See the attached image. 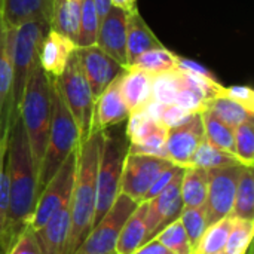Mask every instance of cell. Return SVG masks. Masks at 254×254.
Instances as JSON below:
<instances>
[{
    "label": "cell",
    "mask_w": 254,
    "mask_h": 254,
    "mask_svg": "<svg viewBox=\"0 0 254 254\" xmlns=\"http://www.w3.org/2000/svg\"><path fill=\"white\" fill-rule=\"evenodd\" d=\"M6 173L9 182V208L4 238L12 243L27 226L39 196L37 170L19 116L9 124L6 131Z\"/></svg>",
    "instance_id": "cell-1"
},
{
    "label": "cell",
    "mask_w": 254,
    "mask_h": 254,
    "mask_svg": "<svg viewBox=\"0 0 254 254\" xmlns=\"http://www.w3.org/2000/svg\"><path fill=\"white\" fill-rule=\"evenodd\" d=\"M103 140L104 131H92L77 146L76 177L68 204L70 228L64 254L74 253L92 229Z\"/></svg>",
    "instance_id": "cell-2"
},
{
    "label": "cell",
    "mask_w": 254,
    "mask_h": 254,
    "mask_svg": "<svg viewBox=\"0 0 254 254\" xmlns=\"http://www.w3.org/2000/svg\"><path fill=\"white\" fill-rule=\"evenodd\" d=\"M19 118L39 174L51 124V77L43 71L39 63L27 80L19 103Z\"/></svg>",
    "instance_id": "cell-3"
},
{
    "label": "cell",
    "mask_w": 254,
    "mask_h": 254,
    "mask_svg": "<svg viewBox=\"0 0 254 254\" xmlns=\"http://www.w3.org/2000/svg\"><path fill=\"white\" fill-rule=\"evenodd\" d=\"M79 143V128L68 112L54 79L51 77V124L43 159L37 174L39 193L54 177L67 156L77 149Z\"/></svg>",
    "instance_id": "cell-4"
},
{
    "label": "cell",
    "mask_w": 254,
    "mask_h": 254,
    "mask_svg": "<svg viewBox=\"0 0 254 254\" xmlns=\"http://www.w3.org/2000/svg\"><path fill=\"white\" fill-rule=\"evenodd\" d=\"M128 146L129 140L127 137L125 127L122 128V124L104 131L103 150L97 174V196L92 228L103 219L119 196L122 168L128 155Z\"/></svg>",
    "instance_id": "cell-5"
},
{
    "label": "cell",
    "mask_w": 254,
    "mask_h": 254,
    "mask_svg": "<svg viewBox=\"0 0 254 254\" xmlns=\"http://www.w3.org/2000/svg\"><path fill=\"white\" fill-rule=\"evenodd\" d=\"M51 30L49 22L30 21L15 28L12 46V88L7 106V127L19 116V103L27 80L39 63L40 45Z\"/></svg>",
    "instance_id": "cell-6"
},
{
    "label": "cell",
    "mask_w": 254,
    "mask_h": 254,
    "mask_svg": "<svg viewBox=\"0 0 254 254\" xmlns=\"http://www.w3.org/2000/svg\"><path fill=\"white\" fill-rule=\"evenodd\" d=\"M52 79L79 128L80 140L86 138L91 134L95 98L91 92L76 52L70 57L61 76Z\"/></svg>",
    "instance_id": "cell-7"
},
{
    "label": "cell",
    "mask_w": 254,
    "mask_h": 254,
    "mask_svg": "<svg viewBox=\"0 0 254 254\" xmlns=\"http://www.w3.org/2000/svg\"><path fill=\"white\" fill-rule=\"evenodd\" d=\"M76 165H77V149L71 152L54 177L46 183V186L40 190L34 210L30 216L28 226L33 231L42 228L54 214L70 204V196L76 177Z\"/></svg>",
    "instance_id": "cell-8"
},
{
    "label": "cell",
    "mask_w": 254,
    "mask_h": 254,
    "mask_svg": "<svg viewBox=\"0 0 254 254\" xmlns=\"http://www.w3.org/2000/svg\"><path fill=\"white\" fill-rule=\"evenodd\" d=\"M138 207L135 201L124 193H119L113 205L103 216V219L91 229L83 243L73 254H113L116 253V243L119 234L131 216Z\"/></svg>",
    "instance_id": "cell-9"
},
{
    "label": "cell",
    "mask_w": 254,
    "mask_h": 254,
    "mask_svg": "<svg viewBox=\"0 0 254 254\" xmlns=\"http://www.w3.org/2000/svg\"><path fill=\"white\" fill-rule=\"evenodd\" d=\"M174 165L159 156L128 153L122 168L119 193L127 195L137 204L144 202V196L162 171Z\"/></svg>",
    "instance_id": "cell-10"
},
{
    "label": "cell",
    "mask_w": 254,
    "mask_h": 254,
    "mask_svg": "<svg viewBox=\"0 0 254 254\" xmlns=\"http://www.w3.org/2000/svg\"><path fill=\"white\" fill-rule=\"evenodd\" d=\"M244 165L232 164L208 170V193L205 201L207 225L231 216L238 180Z\"/></svg>",
    "instance_id": "cell-11"
},
{
    "label": "cell",
    "mask_w": 254,
    "mask_h": 254,
    "mask_svg": "<svg viewBox=\"0 0 254 254\" xmlns=\"http://www.w3.org/2000/svg\"><path fill=\"white\" fill-rule=\"evenodd\" d=\"M125 131L129 140L128 153L150 155L167 159L165 140L168 128L162 122L153 119L144 109H137L129 113Z\"/></svg>",
    "instance_id": "cell-12"
},
{
    "label": "cell",
    "mask_w": 254,
    "mask_h": 254,
    "mask_svg": "<svg viewBox=\"0 0 254 254\" xmlns=\"http://www.w3.org/2000/svg\"><path fill=\"white\" fill-rule=\"evenodd\" d=\"M204 138L201 113H192L183 124L168 128L165 140L167 159L182 168L190 167L192 158Z\"/></svg>",
    "instance_id": "cell-13"
},
{
    "label": "cell",
    "mask_w": 254,
    "mask_h": 254,
    "mask_svg": "<svg viewBox=\"0 0 254 254\" xmlns=\"http://www.w3.org/2000/svg\"><path fill=\"white\" fill-rule=\"evenodd\" d=\"M185 168H182L171 183L153 199L147 202L146 211V229H147V241H150L155 235H158L165 226L180 217L183 210V201L180 193V185Z\"/></svg>",
    "instance_id": "cell-14"
},
{
    "label": "cell",
    "mask_w": 254,
    "mask_h": 254,
    "mask_svg": "<svg viewBox=\"0 0 254 254\" xmlns=\"http://www.w3.org/2000/svg\"><path fill=\"white\" fill-rule=\"evenodd\" d=\"M74 52L80 61L83 74L95 100L125 70L124 65L115 61L97 45L88 48H76Z\"/></svg>",
    "instance_id": "cell-15"
},
{
    "label": "cell",
    "mask_w": 254,
    "mask_h": 254,
    "mask_svg": "<svg viewBox=\"0 0 254 254\" xmlns=\"http://www.w3.org/2000/svg\"><path fill=\"white\" fill-rule=\"evenodd\" d=\"M127 19L128 12L113 6L100 21L97 34V46L124 67H127Z\"/></svg>",
    "instance_id": "cell-16"
},
{
    "label": "cell",
    "mask_w": 254,
    "mask_h": 254,
    "mask_svg": "<svg viewBox=\"0 0 254 254\" xmlns=\"http://www.w3.org/2000/svg\"><path fill=\"white\" fill-rule=\"evenodd\" d=\"M121 74L95 100L91 132L92 131H106L115 125L127 122V119L129 116V110L122 98L121 88H119Z\"/></svg>",
    "instance_id": "cell-17"
},
{
    "label": "cell",
    "mask_w": 254,
    "mask_h": 254,
    "mask_svg": "<svg viewBox=\"0 0 254 254\" xmlns=\"http://www.w3.org/2000/svg\"><path fill=\"white\" fill-rule=\"evenodd\" d=\"M15 28L3 18L0 3V137L7 131V106L12 88V46Z\"/></svg>",
    "instance_id": "cell-18"
},
{
    "label": "cell",
    "mask_w": 254,
    "mask_h": 254,
    "mask_svg": "<svg viewBox=\"0 0 254 254\" xmlns=\"http://www.w3.org/2000/svg\"><path fill=\"white\" fill-rule=\"evenodd\" d=\"M76 48L77 46L71 39L49 30L40 45L39 64L49 77H58L64 71Z\"/></svg>",
    "instance_id": "cell-19"
},
{
    "label": "cell",
    "mask_w": 254,
    "mask_h": 254,
    "mask_svg": "<svg viewBox=\"0 0 254 254\" xmlns=\"http://www.w3.org/2000/svg\"><path fill=\"white\" fill-rule=\"evenodd\" d=\"M158 48H164V45L146 24L138 9L129 10L127 19V67L132 65L141 54Z\"/></svg>",
    "instance_id": "cell-20"
},
{
    "label": "cell",
    "mask_w": 254,
    "mask_h": 254,
    "mask_svg": "<svg viewBox=\"0 0 254 254\" xmlns=\"http://www.w3.org/2000/svg\"><path fill=\"white\" fill-rule=\"evenodd\" d=\"M54 0H1L6 24L16 28L30 21H51Z\"/></svg>",
    "instance_id": "cell-21"
},
{
    "label": "cell",
    "mask_w": 254,
    "mask_h": 254,
    "mask_svg": "<svg viewBox=\"0 0 254 254\" xmlns=\"http://www.w3.org/2000/svg\"><path fill=\"white\" fill-rule=\"evenodd\" d=\"M70 228L68 205L54 214L42 228L34 231L42 254H64Z\"/></svg>",
    "instance_id": "cell-22"
},
{
    "label": "cell",
    "mask_w": 254,
    "mask_h": 254,
    "mask_svg": "<svg viewBox=\"0 0 254 254\" xmlns=\"http://www.w3.org/2000/svg\"><path fill=\"white\" fill-rule=\"evenodd\" d=\"M152 79L153 76L132 67L122 71L119 88L129 113L144 107L152 100Z\"/></svg>",
    "instance_id": "cell-23"
},
{
    "label": "cell",
    "mask_w": 254,
    "mask_h": 254,
    "mask_svg": "<svg viewBox=\"0 0 254 254\" xmlns=\"http://www.w3.org/2000/svg\"><path fill=\"white\" fill-rule=\"evenodd\" d=\"M146 211L147 202L144 201L138 204V207L127 219L116 243V254H132L147 243Z\"/></svg>",
    "instance_id": "cell-24"
},
{
    "label": "cell",
    "mask_w": 254,
    "mask_h": 254,
    "mask_svg": "<svg viewBox=\"0 0 254 254\" xmlns=\"http://www.w3.org/2000/svg\"><path fill=\"white\" fill-rule=\"evenodd\" d=\"M180 193L183 207H202L208 193V170L188 167L183 171Z\"/></svg>",
    "instance_id": "cell-25"
},
{
    "label": "cell",
    "mask_w": 254,
    "mask_h": 254,
    "mask_svg": "<svg viewBox=\"0 0 254 254\" xmlns=\"http://www.w3.org/2000/svg\"><path fill=\"white\" fill-rule=\"evenodd\" d=\"M80 4L70 0H54L51 13V30L71 39L76 43L79 28Z\"/></svg>",
    "instance_id": "cell-26"
},
{
    "label": "cell",
    "mask_w": 254,
    "mask_h": 254,
    "mask_svg": "<svg viewBox=\"0 0 254 254\" xmlns=\"http://www.w3.org/2000/svg\"><path fill=\"white\" fill-rule=\"evenodd\" d=\"M205 140L214 147L235 156V128L226 125L208 109L201 112Z\"/></svg>",
    "instance_id": "cell-27"
},
{
    "label": "cell",
    "mask_w": 254,
    "mask_h": 254,
    "mask_svg": "<svg viewBox=\"0 0 254 254\" xmlns=\"http://www.w3.org/2000/svg\"><path fill=\"white\" fill-rule=\"evenodd\" d=\"M231 216L235 219L254 220V174L253 167H244L238 180L237 193Z\"/></svg>",
    "instance_id": "cell-28"
},
{
    "label": "cell",
    "mask_w": 254,
    "mask_h": 254,
    "mask_svg": "<svg viewBox=\"0 0 254 254\" xmlns=\"http://www.w3.org/2000/svg\"><path fill=\"white\" fill-rule=\"evenodd\" d=\"M177 57L179 55H176L174 52H171L170 49L164 46V48L152 49V51L141 54L129 67L146 71L150 76H156V74L177 68Z\"/></svg>",
    "instance_id": "cell-29"
},
{
    "label": "cell",
    "mask_w": 254,
    "mask_h": 254,
    "mask_svg": "<svg viewBox=\"0 0 254 254\" xmlns=\"http://www.w3.org/2000/svg\"><path fill=\"white\" fill-rule=\"evenodd\" d=\"M183 76L182 71L174 68L161 74L153 76L152 79V100L159 104H174L180 88H182Z\"/></svg>",
    "instance_id": "cell-30"
},
{
    "label": "cell",
    "mask_w": 254,
    "mask_h": 254,
    "mask_svg": "<svg viewBox=\"0 0 254 254\" xmlns=\"http://www.w3.org/2000/svg\"><path fill=\"white\" fill-rule=\"evenodd\" d=\"M205 109H208L220 121H223L226 125H229L232 128H237L240 124L246 122L250 118H254V113L244 109L241 104H238L226 97H222V95H217L213 100H210Z\"/></svg>",
    "instance_id": "cell-31"
},
{
    "label": "cell",
    "mask_w": 254,
    "mask_h": 254,
    "mask_svg": "<svg viewBox=\"0 0 254 254\" xmlns=\"http://www.w3.org/2000/svg\"><path fill=\"white\" fill-rule=\"evenodd\" d=\"M232 222H234V217L228 216V217L210 225L205 229V232L198 244V249L195 252H199L202 254H216L223 252L228 237H229V232H231V228H232Z\"/></svg>",
    "instance_id": "cell-32"
},
{
    "label": "cell",
    "mask_w": 254,
    "mask_h": 254,
    "mask_svg": "<svg viewBox=\"0 0 254 254\" xmlns=\"http://www.w3.org/2000/svg\"><path fill=\"white\" fill-rule=\"evenodd\" d=\"M100 28V18L95 12L92 0H83L80 3L79 28L76 36L77 48H88L97 45V34Z\"/></svg>",
    "instance_id": "cell-33"
},
{
    "label": "cell",
    "mask_w": 254,
    "mask_h": 254,
    "mask_svg": "<svg viewBox=\"0 0 254 254\" xmlns=\"http://www.w3.org/2000/svg\"><path fill=\"white\" fill-rule=\"evenodd\" d=\"M232 164H240L238 159L234 155L226 153V152L214 147L211 143H208L204 138V141L199 144V147L196 149V152H195V155L192 158V165L190 167H198V168H204V170H213V168L232 165Z\"/></svg>",
    "instance_id": "cell-34"
},
{
    "label": "cell",
    "mask_w": 254,
    "mask_h": 254,
    "mask_svg": "<svg viewBox=\"0 0 254 254\" xmlns=\"http://www.w3.org/2000/svg\"><path fill=\"white\" fill-rule=\"evenodd\" d=\"M254 237V220L235 219L225 246V254H247Z\"/></svg>",
    "instance_id": "cell-35"
},
{
    "label": "cell",
    "mask_w": 254,
    "mask_h": 254,
    "mask_svg": "<svg viewBox=\"0 0 254 254\" xmlns=\"http://www.w3.org/2000/svg\"><path fill=\"white\" fill-rule=\"evenodd\" d=\"M152 240L159 241L164 247H167L173 254H192L193 249L189 243L188 234L180 222V219L171 222L168 226H165L158 235H155Z\"/></svg>",
    "instance_id": "cell-36"
},
{
    "label": "cell",
    "mask_w": 254,
    "mask_h": 254,
    "mask_svg": "<svg viewBox=\"0 0 254 254\" xmlns=\"http://www.w3.org/2000/svg\"><path fill=\"white\" fill-rule=\"evenodd\" d=\"M180 222L188 234L189 243L193 249V252L198 249V244L208 228L207 225V214H205V205L202 207H183L180 213Z\"/></svg>",
    "instance_id": "cell-37"
},
{
    "label": "cell",
    "mask_w": 254,
    "mask_h": 254,
    "mask_svg": "<svg viewBox=\"0 0 254 254\" xmlns=\"http://www.w3.org/2000/svg\"><path fill=\"white\" fill-rule=\"evenodd\" d=\"M235 158L244 167L254 164V118L235 128Z\"/></svg>",
    "instance_id": "cell-38"
},
{
    "label": "cell",
    "mask_w": 254,
    "mask_h": 254,
    "mask_svg": "<svg viewBox=\"0 0 254 254\" xmlns=\"http://www.w3.org/2000/svg\"><path fill=\"white\" fill-rule=\"evenodd\" d=\"M7 208H9V182L6 173V135H1L0 137V241L6 240L4 228H6Z\"/></svg>",
    "instance_id": "cell-39"
},
{
    "label": "cell",
    "mask_w": 254,
    "mask_h": 254,
    "mask_svg": "<svg viewBox=\"0 0 254 254\" xmlns=\"http://www.w3.org/2000/svg\"><path fill=\"white\" fill-rule=\"evenodd\" d=\"M7 254H42L34 231L28 225L15 237Z\"/></svg>",
    "instance_id": "cell-40"
},
{
    "label": "cell",
    "mask_w": 254,
    "mask_h": 254,
    "mask_svg": "<svg viewBox=\"0 0 254 254\" xmlns=\"http://www.w3.org/2000/svg\"><path fill=\"white\" fill-rule=\"evenodd\" d=\"M219 95L226 97L238 104H241L244 109L254 113V92L250 86L246 85H232V86H220Z\"/></svg>",
    "instance_id": "cell-41"
},
{
    "label": "cell",
    "mask_w": 254,
    "mask_h": 254,
    "mask_svg": "<svg viewBox=\"0 0 254 254\" xmlns=\"http://www.w3.org/2000/svg\"><path fill=\"white\" fill-rule=\"evenodd\" d=\"M190 115H192L190 112H188L176 104H170V106L162 104L159 115H158V121L162 122L167 128H173V127L183 124Z\"/></svg>",
    "instance_id": "cell-42"
},
{
    "label": "cell",
    "mask_w": 254,
    "mask_h": 254,
    "mask_svg": "<svg viewBox=\"0 0 254 254\" xmlns=\"http://www.w3.org/2000/svg\"><path fill=\"white\" fill-rule=\"evenodd\" d=\"M182 170V167H177V165H171L170 168H167L165 171H162L159 174V177L153 182V185L150 186V189L147 190L146 196H144V201H149V199H153L155 196H158L170 183L171 180L176 177V174Z\"/></svg>",
    "instance_id": "cell-43"
},
{
    "label": "cell",
    "mask_w": 254,
    "mask_h": 254,
    "mask_svg": "<svg viewBox=\"0 0 254 254\" xmlns=\"http://www.w3.org/2000/svg\"><path fill=\"white\" fill-rule=\"evenodd\" d=\"M177 68L183 73H189V74H195V76H202L207 79H213L217 80L214 73L207 68L205 65L196 63L195 60H189V58H183V57H177Z\"/></svg>",
    "instance_id": "cell-44"
},
{
    "label": "cell",
    "mask_w": 254,
    "mask_h": 254,
    "mask_svg": "<svg viewBox=\"0 0 254 254\" xmlns=\"http://www.w3.org/2000/svg\"><path fill=\"white\" fill-rule=\"evenodd\" d=\"M132 254H173L167 247H164L159 241L150 240L146 244H143L138 250H135Z\"/></svg>",
    "instance_id": "cell-45"
},
{
    "label": "cell",
    "mask_w": 254,
    "mask_h": 254,
    "mask_svg": "<svg viewBox=\"0 0 254 254\" xmlns=\"http://www.w3.org/2000/svg\"><path fill=\"white\" fill-rule=\"evenodd\" d=\"M92 4L95 7V12L100 18V21L109 13V10L113 7V3L112 0H92Z\"/></svg>",
    "instance_id": "cell-46"
},
{
    "label": "cell",
    "mask_w": 254,
    "mask_h": 254,
    "mask_svg": "<svg viewBox=\"0 0 254 254\" xmlns=\"http://www.w3.org/2000/svg\"><path fill=\"white\" fill-rule=\"evenodd\" d=\"M112 3H113V6L121 7V9H124V10H127V12L134 10V9L137 7L135 0H112Z\"/></svg>",
    "instance_id": "cell-47"
},
{
    "label": "cell",
    "mask_w": 254,
    "mask_h": 254,
    "mask_svg": "<svg viewBox=\"0 0 254 254\" xmlns=\"http://www.w3.org/2000/svg\"><path fill=\"white\" fill-rule=\"evenodd\" d=\"M10 244L12 243H9V241H0V254H7V250H9V247H10Z\"/></svg>",
    "instance_id": "cell-48"
},
{
    "label": "cell",
    "mask_w": 254,
    "mask_h": 254,
    "mask_svg": "<svg viewBox=\"0 0 254 254\" xmlns=\"http://www.w3.org/2000/svg\"><path fill=\"white\" fill-rule=\"evenodd\" d=\"M70 1H74V3H79V4H80V3H82L83 0H70Z\"/></svg>",
    "instance_id": "cell-49"
},
{
    "label": "cell",
    "mask_w": 254,
    "mask_h": 254,
    "mask_svg": "<svg viewBox=\"0 0 254 254\" xmlns=\"http://www.w3.org/2000/svg\"><path fill=\"white\" fill-rule=\"evenodd\" d=\"M192 254H202V253H199V252H193Z\"/></svg>",
    "instance_id": "cell-50"
},
{
    "label": "cell",
    "mask_w": 254,
    "mask_h": 254,
    "mask_svg": "<svg viewBox=\"0 0 254 254\" xmlns=\"http://www.w3.org/2000/svg\"><path fill=\"white\" fill-rule=\"evenodd\" d=\"M216 254H225V252H220V253H216Z\"/></svg>",
    "instance_id": "cell-51"
},
{
    "label": "cell",
    "mask_w": 254,
    "mask_h": 254,
    "mask_svg": "<svg viewBox=\"0 0 254 254\" xmlns=\"http://www.w3.org/2000/svg\"><path fill=\"white\" fill-rule=\"evenodd\" d=\"M0 3H1V0H0Z\"/></svg>",
    "instance_id": "cell-52"
},
{
    "label": "cell",
    "mask_w": 254,
    "mask_h": 254,
    "mask_svg": "<svg viewBox=\"0 0 254 254\" xmlns=\"http://www.w3.org/2000/svg\"><path fill=\"white\" fill-rule=\"evenodd\" d=\"M113 254H116V253H113Z\"/></svg>",
    "instance_id": "cell-53"
}]
</instances>
